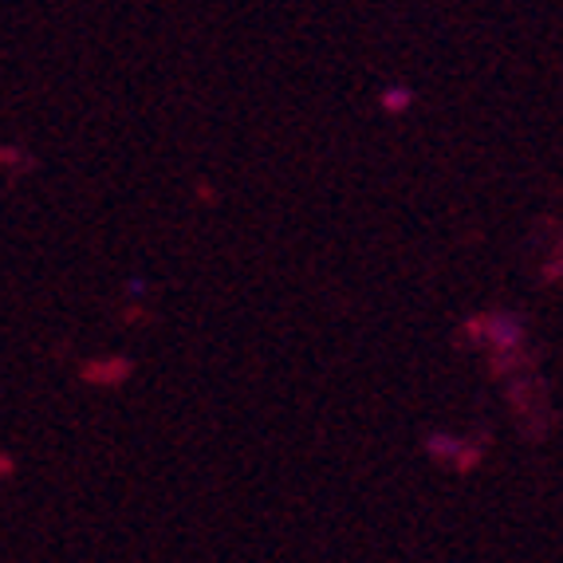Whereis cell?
<instances>
[{"label":"cell","mask_w":563,"mask_h":563,"mask_svg":"<svg viewBox=\"0 0 563 563\" xmlns=\"http://www.w3.org/2000/svg\"><path fill=\"white\" fill-rule=\"evenodd\" d=\"M406 99H410L406 91H390V95H386V107H390V111H398V107H406Z\"/></svg>","instance_id":"6da1fadb"}]
</instances>
